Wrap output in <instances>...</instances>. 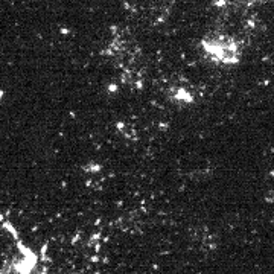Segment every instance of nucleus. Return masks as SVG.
<instances>
[{
	"label": "nucleus",
	"mask_w": 274,
	"mask_h": 274,
	"mask_svg": "<svg viewBox=\"0 0 274 274\" xmlns=\"http://www.w3.org/2000/svg\"><path fill=\"white\" fill-rule=\"evenodd\" d=\"M202 47L206 53L213 61L222 64H233L239 59V49L236 43L228 37H209L202 41Z\"/></svg>",
	"instance_id": "1"
}]
</instances>
